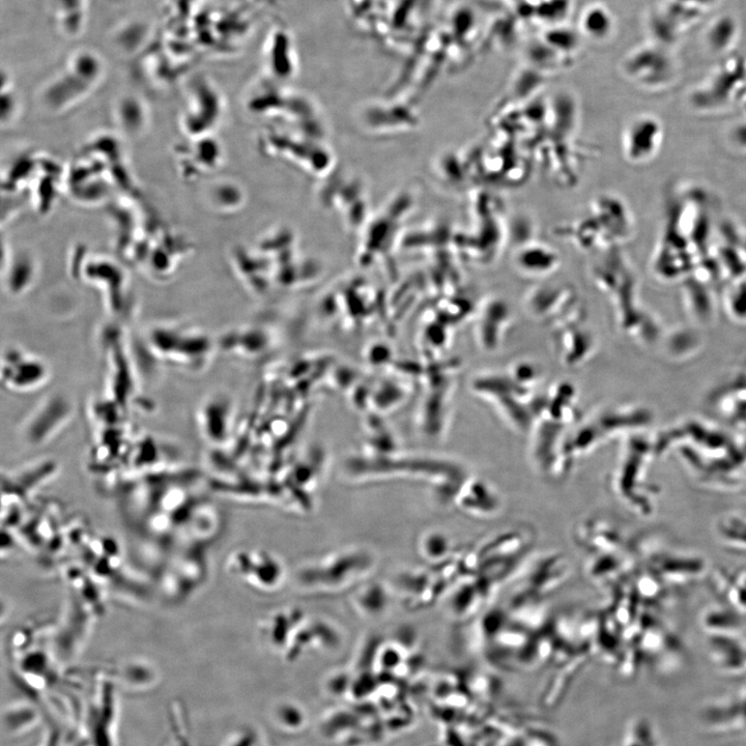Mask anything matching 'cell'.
<instances>
[{"label":"cell","mask_w":746,"mask_h":746,"mask_svg":"<svg viewBox=\"0 0 746 746\" xmlns=\"http://www.w3.org/2000/svg\"><path fill=\"white\" fill-rule=\"evenodd\" d=\"M147 342L155 358L189 371L199 370L209 358V338L190 325L158 324L148 331Z\"/></svg>","instance_id":"cell-1"},{"label":"cell","mask_w":746,"mask_h":746,"mask_svg":"<svg viewBox=\"0 0 746 746\" xmlns=\"http://www.w3.org/2000/svg\"><path fill=\"white\" fill-rule=\"evenodd\" d=\"M50 368L40 357L19 348H10L2 360V383L8 391L32 393L50 380Z\"/></svg>","instance_id":"cell-2"},{"label":"cell","mask_w":746,"mask_h":746,"mask_svg":"<svg viewBox=\"0 0 746 746\" xmlns=\"http://www.w3.org/2000/svg\"><path fill=\"white\" fill-rule=\"evenodd\" d=\"M665 138L661 122L650 114L631 120L622 134V151L631 164H645L661 152Z\"/></svg>","instance_id":"cell-3"},{"label":"cell","mask_w":746,"mask_h":746,"mask_svg":"<svg viewBox=\"0 0 746 746\" xmlns=\"http://www.w3.org/2000/svg\"><path fill=\"white\" fill-rule=\"evenodd\" d=\"M74 414L71 400L62 394L48 397L27 419L23 427V438L32 445H42L67 426Z\"/></svg>","instance_id":"cell-4"},{"label":"cell","mask_w":746,"mask_h":746,"mask_svg":"<svg viewBox=\"0 0 746 746\" xmlns=\"http://www.w3.org/2000/svg\"><path fill=\"white\" fill-rule=\"evenodd\" d=\"M701 721L714 734L746 737V690L706 705Z\"/></svg>","instance_id":"cell-5"},{"label":"cell","mask_w":746,"mask_h":746,"mask_svg":"<svg viewBox=\"0 0 746 746\" xmlns=\"http://www.w3.org/2000/svg\"><path fill=\"white\" fill-rule=\"evenodd\" d=\"M593 208L600 220L607 221L605 226L608 241H624L631 237L634 222L622 200L615 196H600Z\"/></svg>","instance_id":"cell-6"},{"label":"cell","mask_w":746,"mask_h":746,"mask_svg":"<svg viewBox=\"0 0 746 746\" xmlns=\"http://www.w3.org/2000/svg\"><path fill=\"white\" fill-rule=\"evenodd\" d=\"M56 18L66 35L75 37L83 28L86 0H55Z\"/></svg>","instance_id":"cell-7"},{"label":"cell","mask_w":746,"mask_h":746,"mask_svg":"<svg viewBox=\"0 0 746 746\" xmlns=\"http://www.w3.org/2000/svg\"><path fill=\"white\" fill-rule=\"evenodd\" d=\"M618 746H663V742L651 722L640 720L629 726Z\"/></svg>","instance_id":"cell-8"},{"label":"cell","mask_w":746,"mask_h":746,"mask_svg":"<svg viewBox=\"0 0 746 746\" xmlns=\"http://www.w3.org/2000/svg\"><path fill=\"white\" fill-rule=\"evenodd\" d=\"M539 265H551L557 263L555 252L549 247L532 244L526 246L518 254V264L521 269L529 272H538Z\"/></svg>","instance_id":"cell-9"}]
</instances>
